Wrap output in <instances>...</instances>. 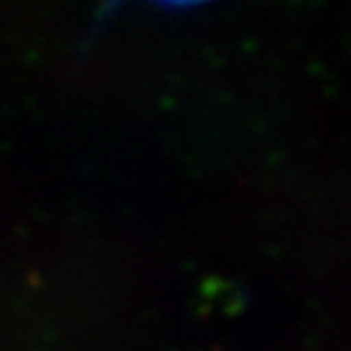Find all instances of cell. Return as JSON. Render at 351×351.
I'll use <instances>...</instances> for the list:
<instances>
[{"label": "cell", "instance_id": "6da1fadb", "mask_svg": "<svg viewBox=\"0 0 351 351\" xmlns=\"http://www.w3.org/2000/svg\"><path fill=\"white\" fill-rule=\"evenodd\" d=\"M162 3H175V5H182V3H198V0H162Z\"/></svg>", "mask_w": 351, "mask_h": 351}]
</instances>
